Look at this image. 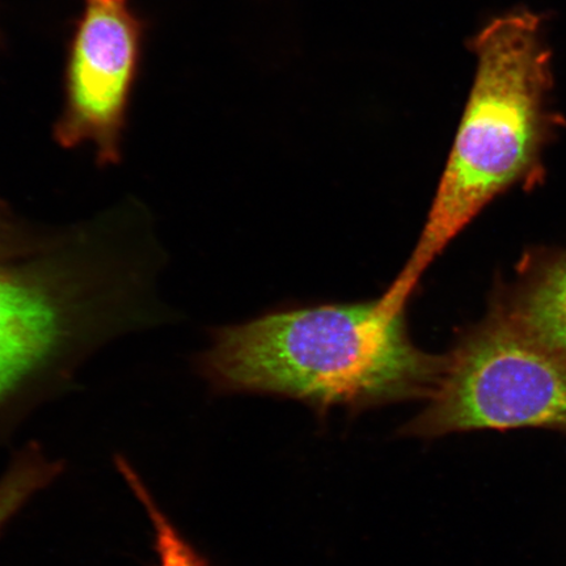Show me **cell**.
Segmentation results:
<instances>
[{
  "label": "cell",
  "instance_id": "obj_1",
  "mask_svg": "<svg viewBox=\"0 0 566 566\" xmlns=\"http://www.w3.org/2000/svg\"><path fill=\"white\" fill-rule=\"evenodd\" d=\"M446 356L409 336L406 311L378 300L275 311L219 328L200 367L231 392L285 396L307 405L367 407L430 396Z\"/></svg>",
  "mask_w": 566,
  "mask_h": 566
},
{
  "label": "cell",
  "instance_id": "obj_2",
  "mask_svg": "<svg viewBox=\"0 0 566 566\" xmlns=\"http://www.w3.org/2000/svg\"><path fill=\"white\" fill-rule=\"evenodd\" d=\"M470 48L475 80L427 222L381 295L395 307H407L428 268L488 203L533 171L555 125L539 18L516 11L494 19Z\"/></svg>",
  "mask_w": 566,
  "mask_h": 566
},
{
  "label": "cell",
  "instance_id": "obj_3",
  "mask_svg": "<svg viewBox=\"0 0 566 566\" xmlns=\"http://www.w3.org/2000/svg\"><path fill=\"white\" fill-rule=\"evenodd\" d=\"M523 428L566 433V357L497 311L446 356L429 405L406 431L436 437Z\"/></svg>",
  "mask_w": 566,
  "mask_h": 566
},
{
  "label": "cell",
  "instance_id": "obj_4",
  "mask_svg": "<svg viewBox=\"0 0 566 566\" xmlns=\"http://www.w3.org/2000/svg\"><path fill=\"white\" fill-rule=\"evenodd\" d=\"M94 282L55 258L0 263V410L65 359L95 324Z\"/></svg>",
  "mask_w": 566,
  "mask_h": 566
},
{
  "label": "cell",
  "instance_id": "obj_5",
  "mask_svg": "<svg viewBox=\"0 0 566 566\" xmlns=\"http://www.w3.org/2000/svg\"><path fill=\"white\" fill-rule=\"evenodd\" d=\"M144 31L125 0H88L69 49L65 102L54 129L61 146L90 144L104 166L122 158Z\"/></svg>",
  "mask_w": 566,
  "mask_h": 566
},
{
  "label": "cell",
  "instance_id": "obj_6",
  "mask_svg": "<svg viewBox=\"0 0 566 566\" xmlns=\"http://www.w3.org/2000/svg\"><path fill=\"white\" fill-rule=\"evenodd\" d=\"M507 315L535 342L566 357V258L537 275Z\"/></svg>",
  "mask_w": 566,
  "mask_h": 566
},
{
  "label": "cell",
  "instance_id": "obj_7",
  "mask_svg": "<svg viewBox=\"0 0 566 566\" xmlns=\"http://www.w3.org/2000/svg\"><path fill=\"white\" fill-rule=\"evenodd\" d=\"M118 471L127 485L137 495L142 506L150 516L153 523L155 546L159 558V566H207L202 558L196 554L190 544L184 539L174 523L167 518L144 480L138 475L126 459H117Z\"/></svg>",
  "mask_w": 566,
  "mask_h": 566
},
{
  "label": "cell",
  "instance_id": "obj_8",
  "mask_svg": "<svg viewBox=\"0 0 566 566\" xmlns=\"http://www.w3.org/2000/svg\"><path fill=\"white\" fill-rule=\"evenodd\" d=\"M59 473V464L41 451H25L0 479V531Z\"/></svg>",
  "mask_w": 566,
  "mask_h": 566
},
{
  "label": "cell",
  "instance_id": "obj_9",
  "mask_svg": "<svg viewBox=\"0 0 566 566\" xmlns=\"http://www.w3.org/2000/svg\"><path fill=\"white\" fill-rule=\"evenodd\" d=\"M34 244L28 240L25 233L12 221L2 205H0V263L28 256Z\"/></svg>",
  "mask_w": 566,
  "mask_h": 566
}]
</instances>
